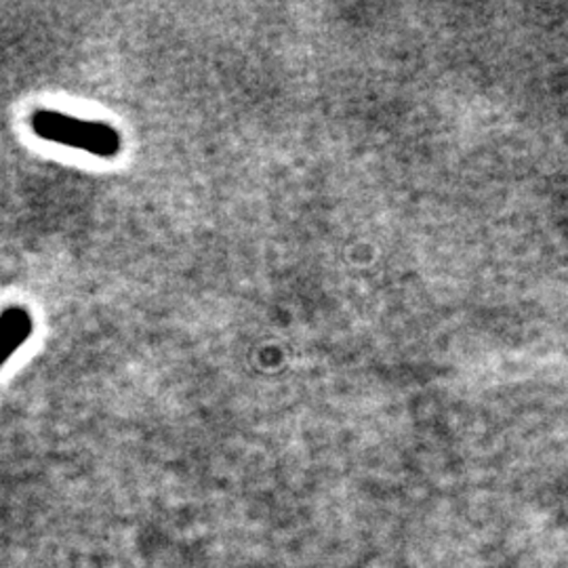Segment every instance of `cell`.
I'll use <instances>...</instances> for the list:
<instances>
[{"label":"cell","mask_w":568,"mask_h":568,"mask_svg":"<svg viewBox=\"0 0 568 568\" xmlns=\"http://www.w3.org/2000/svg\"><path fill=\"white\" fill-rule=\"evenodd\" d=\"M30 126L44 142L82 150L91 156L114 159L121 152V133L105 122L87 121L58 110H39L32 114Z\"/></svg>","instance_id":"6da1fadb"},{"label":"cell","mask_w":568,"mask_h":568,"mask_svg":"<svg viewBox=\"0 0 568 568\" xmlns=\"http://www.w3.org/2000/svg\"><path fill=\"white\" fill-rule=\"evenodd\" d=\"M32 328V316L23 307L13 305L0 314V366L30 339Z\"/></svg>","instance_id":"7a4b0ae2"}]
</instances>
